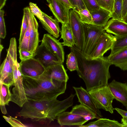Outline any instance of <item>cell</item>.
<instances>
[{
	"instance_id": "46",
	"label": "cell",
	"mask_w": 127,
	"mask_h": 127,
	"mask_svg": "<svg viewBox=\"0 0 127 127\" xmlns=\"http://www.w3.org/2000/svg\"><path fill=\"white\" fill-rule=\"evenodd\" d=\"M123 21L127 23V15L123 19Z\"/></svg>"
},
{
	"instance_id": "21",
	"label": "cell",
	"mask_w": 127,
	"mask_h": 127,
	"mask_svg": "<svg viewBox=\"0 0 127 127\" xmlns=\"http://www.w3.org/2000/svg\"><path fill=\"white\" fill-rule=\"evenodd\" d=\"M50 78L53 80L67 82L69 77L62 63L56 64L46 69Z\"/></svg>"
},
{
	"instance_id": "18",
	"label": "cell",
	"mask_w": 127,
	"mask_h": 127,
	"mask_svg": "<svg viewBox=\"0 0 127 127\" xmlns=\"http://www.w3.org/2000/svg\"><path fill=\"white\" fill-rule=\"evenodd\" d=\"M104 28L106 32L116 36H121L127 35V23L122 20L112 18Z\"/></svg>"
},
{
	"instance_id": "29",
	"label": "cell",
	"mask_w": 127,
	"mask_h": 127,
	"mask_svg": "<svg viewBox=\"0 0 127 127\" xmlns=\"http://www.w3.org/2000/svg\"><path fill=\"white\" fill-rule=\"evenodd\" d=\"M66 64L68 69L70 71L78 70V65L77 61L75 55L71 51L67 55Z\"/></svg>"
},
{
	"instance_id": "41",
	"label": "cell",
	"mask_w": 127,
	"mask_h": 127,
	"mask_svg": "<svg viewBox=\"0 0 127 127\" xmlns=\"http://www.w3.org/2000/svg\"><path fill=\"white\" fill-rule=\"evenodd\" d=\"M115 109L116 110L124 119H127V111L118 108H115Z\"/></svg>"
},
{
	"instance_id": "1",
	"label": "cell",
	"mask_w": 127,
	"mask_h": 127,
	"mask_svg": "<svg viewBox=\"0 0 127 127\" xmlns=\"http://www.w3.org/2000/svg\"><path fill=\"white\" fill-rule=\"evenodd\" d=\"M70 49L77 60L78 74L84 81L88 91L108 85V81L110 78L109 67L111 64L107 57L87 59L75 45Z\"/></svg>"
},
{
	"instance_id": "34",
	"label": "cell",
	"mask_w": 127,
	"mask_h": 127,
	"mask_svg": "<svg viewBox=\"0 0 127 127\" xmlns=\"http://www.w3.org/2000/svg\"><path fill=\"white\" fill-rule=\"evenodd\" d=\"M4 11L3 10H0V37L4 39L6 35V31L4 18Z\"/></svg>"
},
{
	"instance_id": "22",
	"label": "cell",
	"mask_w": 127,
	"mask_h": 127,
	"mask_svg": "<svg viewBox=\"0 0 127 127\" xmlns=\"http://www.w3.org/2000/svg\"><path fill=\"white\" fill-rule=\"evenodd\" d=\"M90 12L92 18L93 24L101 27H104L111 18L110 12L101 8Z\"/></svg>"
},
{
	"instance_id": "28",
	"label": "cell",
	"mask_w": 127,
	"mask_h": 127,
	"mask_svg": "<svg viewBox=\"0 0 127 127\" xmlns=\"http://www.w3.org/2000/svg\"><path fill=\"white\" fill-rule=\"evenodd\" d=\"M122 0H114L111 18L115 20L122 21Z\"/></svg>"
},
{
	"instance_id": "17",
	"label": "cell",
	"mask_w": 127,
	"mask_h": 127,
	"mask_svg": "<svg viewBox=\"0 0 127 127\" xmlns=\"http://www.w3.org/2000/svg\"><path fill=\"white\" fill-rule=\"evenodd\" d=\"M56 119L61 127L67 126L80 127L88 121L81 116L70 112H63L58 116Z\"/></svg>"
},
{
	"instance_id": "8",
	"label": "cell",
	"mask_w": 127,
	"mask_h": 127,
	"mask_svg": "<svg viewBox=\"0 0 127 127\" xmlns=\"http://www.w3.org/2000/svg\"><path fill=\"white\" fill-rule=\"evenodd\" d=\"M69 23L73 35L75 45L82 51L84 40L83 23L77 13L72 9L69 11Z\"/></svg>"
},
{
	"instance_id": "24",
	"label": "cell",
	"mask_w": 127,
	"mask_h": 127,
	"mask_svg": "<svg viewBox=\"0 0 127 127\" xmlns=\"http://www.w3.org/2000/svg\"><path fill=\"white\" fill-rule=\"evenodd\" d=\"M61 38L63 42L61 43L64 46L71 47L75 45L73 35L69 23L62 24Z\"/></svg>"
},
{
	"instance_id": "36",
	"label": "cell",
	"mask_w": 127,
	"mask_h": 127,
	"mask_svg": "<svg viewBox=\"0 0 127 127\" xmlns=\"http://www.w3.org/2000/svg\"><path fill=\"white\" fill-rule=\"evenodd\" d=\"M86 8L90 12L95 11L100 7L96 0H83Z\"/></svg>"
},
{
	"instance_id": "31",
	"label": "cell",
	"mask_w": 127,
	"mask_h": 127,
	"mask_svg": "<svg viewBox=\"0 0 127 127\" xmlns=\"http://www.w3.org/2000/svg\"><path fill=\"white\" fill-rule=\"evenodd\" d=\"M99 7L110 12L113 11L114 0H96Z\"/></svg>"
},
{
	"instance_id": "40",
	"label": "cell",
	"mask_w": 127,
	"mask_h": 127,
	"mask_svg": "<svg viewBox=\"0 0 127 127\" xmlns=\"http://www.w3.org/2000/svg\"><path fill=\"white\" fill-rule=\"evenodd\" d=\"M122 21L127 15V0H122Z\"/></svg>"
},
{
	"instance_id": "38",
	"label": "cell",
	"mask_w": 127,
	"mask_h": 127,
	"mask_svg": "<svg viewBox=\"0 0 127 127\" xmlns=\"http://www.w3.org/2000/svg\"><path fill=\"white\" fill-rule=\"evenodd\" d=\"M5 120L13 127H25L24 125L20 121L11 116L7 117L5 116H3Z\"/></svg>"
},
{
	"instance_id": "26",
	"label": "cell",
	"mask_w": 127,
	"mask_h": 127,
	"mask_svg": "<svg viewBox=\"0 0 127 127\" xmlns=\"http://www.w3.org/2000/svg\"><path fill=\"white\" fill-rule=\"evenodd\" d=\"M0 107L8 105L10 101L11 93L10 87L0 82Z\"/></svg>"
},
{
	"instance_id": "2",
	"label": "cell",
	"mask_w": 127,
	"mask_h": 127,
	"mask_svg": "<svg viewBox=\"0 0 127 127\" xmlns=\"http://www.w3.org/2000/svg\"><path fill=\"white\" fill-rule=\"evenodd\" d=\"M75 95L72 94L62 101L57 98L40 101L28 100L18 115L23 119H30L33 122L48 125L57 119L60 114L72 106Z\"/></svg>"
},
{
	"instance_id": "19",
	"label": "cell",
	"mask_w": 127,
	"mask_h": 127,
	"mask_svg": "<svg viewBox=\"0 0 127 127\" xmlns=\"http://www.w3.org/2000/svg\"><path fill=\"white\" fill-rule=\"evenodd\" d=\"M44 21H40L43 27L49 34L58 38L59 36L61 30L59 25V21L56 19H53L42 12Z\"/></svg>"
},
{
	"instance_id": "45",
	"label": "cell",
	"mask_w": 127,
	"mask_h": 127,
	"mask_svg": "<svg viewBox=\"0 0 127 127\" xmlns=\"http://www.w3.org/2000/svg\"><path fill=\"white\" fill-rule=\"evenodd\" d=\"M3 45H1V44H0V55H1V51L2 49H3Z\"/></svg>"
},
{
	"instance_id": "20",
	"label": "cell",
	"mask_w": 127,
	"mask_h": 127,
	"mask_svg": "<svg viewBox=\"0 0 127 127\" xmlns=\"http://www.w3.org/2000/svg\"><path fill=\"white\" fill-rule=\"evenodd\" d=\"M107 57L111 65L113 64L123 70H127V47Z\"/></svg>"
},
{
	"instance_id": "10",
	"label": "cell",
	"mask_w": 127,
	"mask_h": 127,
	"mask_svg": "<svg viewBox=\"0 0 127 127\" xmlns=\"http://www.w3.org/2000/svg\"><path fill=\"white\" fill-rule=\"evenodd\" d=\"M19 68L23 76L32 77L40 75L46 70L40 62L34 58L21 61Z\"/></svg>"
},
{
	"instance_id": "15",
	"label": "cell",
	"mask_w": 127,
	"mask_h": 127,
	"mask_svg": "<svg viewBox=\"0 0 127 127\" xmlns=\"http://www.w3.org/2000/svg\"><path fill=\"white\" fill-rule=\"evenodd\" d=\"M110 90L116 100L121 103L127 109V84L113 80L108 84Z\"/></svg>"
},
{
	"instance_id": "37",
	"label": "cell",
	"mask_w": 127,
	"mask_h": 127,
	"mask_svg": "<svg viewBox=\"0 0 127 127\" xmlns=\"http://www.w3.org/2000/svg\"><path fill=\"white\" fill-rule=\"evenodd\" d=\"M19 58L21 61H25L34 58L35 53H33L28 50L19 49Z\"/></svg>"
},
{
	"instance_id": "32",
	"label": "cell",
	"mask_w": 127,
	"mask_h": 127,
	"mask_svg": "<svg viewBox=\"0 0 127 127\" xmlns=\"http://www.w3.org/2000/svg\"><path fill=\"white\" fill-rule=\"evenodd\" d=\"M29 26L28 21L27 15L24 13L19 38V44L20 43L23 38Z\"/></svg>"
},
{
	"instance_id": "5",
	"label": "cell",
	"mask_w": 127,
	"mask_h": 127,
	"mask_svg": "<svg viewBox=\"0 0 127 127\" xmlns=\"http://www.w3.org/2000/svg\"><path fill=\"white\" fill-rule=\"evenodd\" d=\"M84 40L82 50L83 56L88 59L101 35L105 31L104 27L83 23Z\"/></svg>"
},
{
	"instance_id": "42",
	"label": "cell",
	"mask_w": 127,
	"mask_h": 127,
	"mask_svg": "<svg viewBox=\"0 0 127 127\" xmlns=\"http://www.w3.org/2000/svg\"><path fill=\"white\" fill-rule=\"evenodd\" d=\"M66 6L70 9L74 10V8L69 2L68 0H56Z\"/></svg>"
},
{
	"instance_id": "14",
	"label": "cell",
	"mask_w": 127,
	"mask_h": 127,
	"mask_svg": "<svg viewBox=\"0 0 127 127\" xmlns=\"http://www.w3.org/2000/svg\"><path fill=\"white\" fill-rule=\"evenodd\" d=\"M46 0L50 11L59 22L61 24L69 23L70 8L56 0Z\"/></svg>"
},
{
	"instance_id": "13",
	"label": "cell",
	"mask_w": 127,
	"mask_h": 127,
	"mask_svg": "<svg viewBox=\"0 0 127 127\" xmlns=\"http://www.w3.org/2000/svg\"><path fill=\"white\" fill-rule=\"evenodd\" d=\"M48 49L63 64L64 59L63 46L57 38L49 34H45L41 40Z\"/></svg>"
},
{
	"instance_id": "3",
	"label": "cell",
	"mask_w": 127,
	"mask_h": 127,
	"mask_svg": "<svg viewBox=\"0 0 127 127\" xmlns=\"http://www.w3.org/2000/svg\"><path fill=\"white\" fill-rule=\"evenodd\" d=\"M28 100L40 101L57 98L65 93L67 82L52 79L46 71L35 77L23 76Z\"/></svg>"
},
{
	"instance_id": "43",
	"label": "cell",
	"mask_w": 127,
	"mask_h": 127,
	"mask_svg": "<svg viewBox=\"0 0 127 127\" xmlns=\"http://www.w3.org/2000/svg\"><path fill=\"white\" fill-rule=\"evenodd\" d=\"M6 0H0V10L4 7L5 4Z\"/></svg>"
},
{
	"instance_id": "35",
	"label": "cell",
	"mask_w": 127,
	"mask_h": 127,
	"mask_svg": "<svg viewBox=\"0 0 127 127\" xmlns=\"http://www.w3.org/2000/svg\"><path fill=\"white\" fill-rule=\"evenodd\" d=\"M30 8L32 12L35 16L40 21H44L42 11L38 7L36 4L30 2L29 3Z\"/></svg>"
},
{
	"instance_id": "11",
	"label": "cell",
	"mask_w": 127,
	"mask_h": 127,
	"mask_svg": "<svg viewBox=\"0 0 127 127\" xmlns=\"http://www.w3.org/2000/svg\"><path fill=\"white\" fill-rule=\"evenodd\" d=\"M115 39V36L104 31L100 37L89 59H94L103 57L108 51L111 49Z\"/></svg>"
},
{
	"instance_id": "4",
	"label": "cell",
	"mask_w": 127,
	"mask_h": 127,
	"mask_svg": "<svg viewBox=\"0 0 127 127\" xmlns=\"http://www.w3.org/2000/svg\"><path fill=\"white\" fill-rule=\"evenodd\" d=\"M16 44L15 38L10 39L6 57L0 66V82L10 87L14 83L13 67L17 60Z\"/></svg>"
},
{
	"instance_id": "39",
	"label": "cell",
	"mask_w": 127,
	"mask_h": 127,
	"mask_svg": "<svg viewBox=\"0 0 127 127\" xmlns=\"http://www.w3.org/2000/svg\"><path fill=\"white\" fill-rule=\"evenodd\" d=\"M75 11L86 9L83 0H68Z\"/></svg>"
},
{
	"instance_id": "6",
	"label": "cell",
	"mask_w": 127,
	"mask_h": 127,
	"mask_svg": "<svg viewBox=\"0 0 127 127\" xmlns=\"http://www.w3.org/2000/svg\"><path fill=\"white\" fill-rule=\"evenodd\" d=\"M19 63L17 60L13 65V71L14 83L11 86L13 87L10 90L11 96L10 101L16 104L21 107L28 101L23 84V77L20 71Z\"/></svg>"
},
{
	"instance_id": "12",
	"label": "cell",
	"mask_w": 127,
	"mask_h": 127,
	"mask_svg": "<svg viewBox=\"0 0 127 127\" xmlns=\"http://www.w3.org/2000/svg\"><path fill=\"white\" fill-rule=\"evenodd\" d=\"M35 53L34 58L38 60L45 69L56 64H63L42 43L38 45Z\"/></svg>"
},
{
	"instance_id": "16",
	"label": "cell",
	"mask_w": 127,
	"mask_h": 127,
	"mask_svg": "<svg viewBox=\"0 0 127 127\" xmlns=\"http://www.w3.org/2000/svg\"><path fill=\"white\" fill-rule=\"evenodd\" d=\"M73 88L80 104L88 107L101 118L102 117L100 111L95 105L88 91L81 86L79 87H73Z\"/></svg>"
},
{
	"instance_id": "44",
	"label": "cell",
	"mask_w": 127,
	"mask_h": 127,
	"mask_svg": "<svg viewBox=\"0 0 127 127\" xmlns=\"http://www.w3.org/2000/svg\"><path fill=\"white\" fill-rule=\"evenodd\" d=\"M121 122L124 127H127V119L122 118L121 119Z\"/></svg>"
},
{
	"instance_id": "23",
	"label": "cell",
	"mask_w": 127,
	"mask_h": 127,
	"mask_svg": "<svg viewBox=\"0 0 127 127\" xmlns=\"http://www.w3.org/2000/svg\"><path fill=\"white\" fill-rule=\"evenodd\" d=\"M70 112L81 116L87 121L95 119H98L101 118L89 108L81 104L74 106Z\"/></svg>"
},
{
	"instance_id": "7",
	"label": "cell",
	"mask_w": 127,
	"mask_h": 127,
	"mask_svg": "<svg viewBox=\"0 0 127 127\" xmlns=\"http://www.w3.org/2000/svg\"><path fill=\"white\" fill-rule=\"evenodd\" d=\"M88 92L99 109H102L113 113L115 109L112 103L115 98L108 85L93 89Z\"/></svg>"
},
{
	"instance_id": "30",
	"label": "cell",
	"mask_w": 127,
	"mask_h": 127,
	"mask_svg": "<svg viewBox=\"0 0 127 127\" xmlns=\"http://www.w3.org/2000/svg\"><path fill=\"white\" fill-rule=\"evenodd\" d=\"M78 14L81 21L87 24H93V20L90 12L87 9L75 10Z\"/></svg>"
},
{
	"instance_id": "9",
	"label": "cell",
	"mask_w": 127,
	"mask_h": 127,
	"mask_svg": "<svg viewBox=\"0 0 127 127\" xmlns=\"http://www.w3.org/2000/svg\"><path fill=\"white\" fill-rule=\"evenodd\" d=\"M23 11L24 13L26 14L28 18L30 40L28 51L35 53L40 42L38 31V24L29 8L25 7Z\"/></svg>"
},
{
	"instance_id": "27",
	"label": "cell",
	"mask_w": 127,
	"mask_h": 127,
	"mask_svg": "<svg viewBox=\"0 0 127 127\" xmlns=\"http://www.w3.org/2000/svg\"><path fill=\"white\" fill-rule=\"evenodd\" d=\"M127 47V35L121 36H115V40L111 49L110 54H113Z\"/></svg>"
},
{
	"instance_id": "25",
	"label": "cell",
	"mask_w": 127,
	"mask_h": 127,
	"mask_svg": "<svg viewBox=\"0 0 127 127\" xmlns=\"http://www.w3.org/2000/svg\"><path fill=\"white\" fill-rule=\"evenodd\" d=\"M79 127H124L122 124L117 121L108 119L100 118L95 121L90 122Z\"/></svg>"
},
{
	"instance_id": "33",
	"label": "cell",
	"mask_w": 127,
	"mask_h": 127,
	"mask_svg": "<svg viewBox=\"0 0 127 127\" xmlns=\"http://www.w3.org/2000/svg\"><path fill=\"white\" fill-rule=\"evenodd\" d=\"M30 40L29 29L28 26L21 43L19 44V49L28 50Z\"/></svg>"
}]
</instances>
